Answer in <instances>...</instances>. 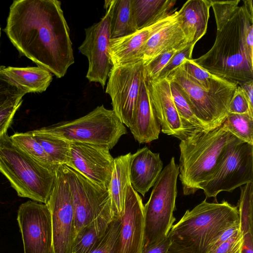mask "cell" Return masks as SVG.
Listing matches in <instances>:
<instances>
[{
	"label": "cell",
	"instance_id": "43",
	"mask_svg": "<svg viewBox=\"0 0 253 253\" xmlns=\"http://www.w3.org/2000/svg\"><path fill=\"white\" fill-rule=\"evenodd\" d=\"M171 246V241L168 237L162 242L144 249L142 253H167Z\"/></svg>",
	"mask_w": 253,
	"mask_h": 253
},
{
	"label": "cell",
	"instance_id": "37",
	"mask_svg": "<svg viewBox=\"0 0 253 253\" xmlns=\"http://www.w3.org/2000/svg\"><path fill=\"white\" fill-rule=\"evenodd\" d=\"M196 43H189L185 47L177 51L162 70L157 79L166 78L173 70L180 66L185 60L192 59L194 46Z\"/></svg>",
	"mask_w": 253,
	"mask_h": 253
},
{
	"label": "cell",
	"instance_id": "16",
	"mask_svg": "<svg viewBox=\"0 0 253 253\" xmlns=\"http://www.w3.org/2000/svg\"><path fill=\"white\" fill-rule=\"evenodd\" d=\"M115 253H142L144 246V211L141 197L130 184Z\"/></svg>",
	"mask_w": 253,
	"mask_h": 253
},
{
	"label": "cell",
	"instance_id": "10",
	"mask_svg": "<svg viewBox=\"0 0 253 253\" xmlns=\"http://www.w3.org/2000/svg\"><path fill=\"white\" fill-rule=\"evenodd\" d=\"M116 0H106L105 14L97 23L85 29V38L79 50L88 60L86 78L104 87L112 67L109 46L112 14Z\"/></svg>",
	"mask_w": 253,
	"mask_h": 253
},
{
	"label": "cell",
	"instance_id": "18",
	"mask_svg": "<svg viewBox=\"0 0 253 253\" xmlns=\"http://www.w3.org/2000/svg\"><path fill=\"white\" fill-rule=\"evenodd\" d=\"M146 80L151 103L161 131L181 140V123L172 97L169 82L166 78Z\"/></svg>",
	"mask_w": 253,
	"mask_h": 253
},
{
	"label": "cell",
	"instance_id": "36",
	"mask_svg": "<svg viewBox=\"0 0 253 253\" xmlns=\"http://www.w3.org/2000/svg\"><path fill=\"white\" fill-rule=\"evenodd\" d=\"M210 0L214 14L217 31H219L234 14L240 0Z\"/></svg>",
	"mask_w": 253,
	"mask_h": 253
},
{
	"label": "cell",
	"instance_id": "20",
	"mask_svg": "<svg viewBox=\"0 0 253 253\" xmlns=\"http://www.w3.org/2000/svg\"><path fill=\"white\" fill-rule=\"evenodd\" d=\"M129 129L134 139L140 144L148 143L158 139L161 131V126L150 99L146 74L141 82L139 96Z\"/></svg>",
	"mask_w": 253,
	"mask_h": 253
},
{
	"label": "cell",
	"instance_id": "46",
	"mask_svg": "<svg viewBox=\"0 0 253 253\" xmlns=\"http://www.w3.org/2000/svg\"><path fill=\"white\" fill-rule=\"evenodd\" d=\"M243 6L249 13V14L253 16V1L252 0H245L243 1Z\"/></svg>",
	"mask_w": 253,
	"mask_h": 253
},
{
	"label": "cell",
	"instance_id": "32",
	"mask_svg": "<svg viewBox=\"0 0 253 253\" xmlns=\"http://www.w3.org/2000/svg\"><path fill=\"white\" fill-rule=\"evenodd\" d=\"M111 222L96 219L75 239L72 253H90Z\"/></svg>",
	"mask_w": 253,
	"mask_h": 253
},
{
	"label": "cell",
	"instance_id": "29",
	"mask_svg": "<svg viewBox=\"0 0 253 253\" xmlns=\"http://www.w3.org/2000/svg\"><path fill=\"white\" fill-rule=\"evenodd\" d=\"M132 0H116L111 27V39L124 37L137 31L132 14Z\"/></svg>",
	"mask_w": 253,
	"mask_h": 253
},
{
	"label": "cell",
	"instance_id": "34",
	"mask_svg": "<svg viewBox=\"0 0 253 253\" xmlns=\"http://www.w3.org/2000/svg\"><path fill=\"white\" fill-rule=\"evenodd\" d=\"M121 224V217L115 216L90 253H115Z\"/></svg>",
	"mask_w": 253,
	"mask_h": 253
},
{
	"label": "cell",
	"instance_id": "3",
	"mask_svg": "<svg viewBox=\"0 0 253 253\" xmlns=\"http://www.w3.org/2000/svg\"><path fill=\"white\" fill-rule=\"evenodd\" d=\"M241 141L221 125L180 140L179 176L183 194H193L201 189L213 176L232 147Z\"/></svg>",
	"mask_w": 253,
	"mask_h": 253
},
{
	"label": "cell",
	"instance_id": "40",
	"mask_svg": "<svg viewBox=\"0 0 253 253\" xmlns=\"http://www.w3.org/2000/svg\"><path fill=\"white\" fill-rule=\"evenodd\" d=\"M22 102L23 99L0 107V137L7 132L16 112Z\"/></svg>",
	"mask_w": 253,
	"mask_h": 253
},
{
	"label": "cell",
	"instance_id": "1",
	"mask_svg": "<svg viewBox=\"0 0 253 253\" xmlns=\"http://www.w3.org/2000/svg\"><path fill=\"white\" fill-rule=\"evenodd\" d=\"M21 55L57 78L74 63L69 28L57 0H16L4 29Z\"/></svg>",
	"mask_w": 253,
	"mask_h": 253
},
{
	"label": "cell",
	"instance_id": "27",
	"mask_svg": "<svg viewBox=\"0 0 253 253\" xmlns=\"http://www.w3.org/2000/svg\"><path fill=\"white\" fill-rule=\"evenodd\" d=\"M30 132L56 165L68 163L71 142L39 129Z\"/></svg>",
	"mask_w": 253,
	"mask_h": 253
},
{
	"label": "cell",
	"instance_id": "4",
	"mask_svg": "<svg viewBox=\"0 0 253 253\" xmlns=\"http://www.w3.org/2000/svg\"><path fill=\"white\" fill-rule=\"evenodd\" d=\"M239 223L237 207L225 200L219 203L205 199L187 210L173 225L168 234L171 246L167 253H208L219 236Z\"/></svg>",
	"mask_w": 253,
	"mask_h": 253
},
{
	"label": "cell",
	"instance_id": "9",
	"mask_svg": "<svg viewBox=\"0 0 253 253\" xmlns=\"http://www.w3.org/2000/svg\"><path fill=\"white\" fill-rule=\"evenodd\" d=\"M166 78L176 85L195 117L207 129L215 128L222 125L228 114L234 92L208 91L199 85L181 65Z\"/></svg>",
	"mask_w": 253,
	"mask_h": 253
},
{
	"label": "cell",
	"instance_id": "7",
	"mask_svg": "<svg viewBox=\"0 0 253 253\" xmlns=\"http://www.w3.org/2000/svg\"><path fill=\"white\" fill-rule=\"evenodd\" d=\"M39 129L70 142L104 145L109 149L127 133L125 126L114 111L106 108L103 105L80 118Z\"/></svg>",
	"mask_w": 253,
	"mask_h": 253
},
{
	"label": "cell",
	"instance_id": "5",
	"mask_svg": "<svg viewBox=\"0 0 253 253\" xmlns=\"http://www.w3.org/2000/svg\"><path fill=\"white\" fill-rule=\"evenodd\" d=\"M56 169H50L32 158L12 141L7 132L0 137V172L19 197L46 204Z\"/></svg>",
	"mask_w": 253,
	"mask_h": 253
},
{
	"label": "cell",
	"instance_id": "39",
	"mask_svg": "<svg viewBox=\"0 0 253 253\" xmlns=\"http://www.w3.org/2000/svg\"><path fill=\"white\" fill-rule=\"evenodd\" d=\"M247 113L253 115V108L250 106L243 88L238 85L230 101L228 113L242 114Z\"/></svg>",
	"mask_w": 253,
	"mask_h": 253
},
{
	"label": "cell",
	"instance_id": "15",
	"mask_svg": "<svg viewBox=\"0 0 253 253\" xmlns=\"http://www.w3.org/2000/svg\"><path fill=\"white\" fill-rule=\"evenodd\" d=\"M104 145L71 142L67 166L102 188L108 190L114 159Z\"/></svg>",
	"mask_w": 253,
	"mask_h": 253
},
{
	"label": "cell",
	"instance_id": "17",
	"mask_svg": "<svg viewBox=\"0 0 253 253\" xmlns=\"http://www.w3.org/2000/svg\"><path fill=\"white\" fill-rule=\"evenodd\" d=\"M177 11L156 23L130 35L111 39L109 54L112 67L133 64L142 61V48L149 38L175 18Z\"/></svg>",
	"mask_w": 253,
	"mask_h": 253
},
{
	"label": "cell",
	"instance_id": "41",
	"mask_svg": "<svg viewBox=\"0 0 253 253\" xmlns=\"http://www.w3.org/2000/svg\"><path fill=\"white\" fill-rule=\"evenodd\" d=\"M243 234L240 228L222 243L213 253H241Z\"/></svg>",
	"mask_w": 253,
	"mask_h": 253
},
{
	"label": "cell",
	"instance_id": "24",
	"mask_svg": "<svg viewBox=\"0 0 253 253\" xmlns=\"http://www.w3.org/2000/svg\"><path fill=\"white\" fill-rule=\"evenodd\" d=\"M3 72L26 94L45 91L53 79L50 72L39 66H4Z\"/></svg>",
	"mask_w": 253,
	"mask_h": 253
},
{
	"label": "cell",
	"instance_id": "12",
	"mask_svg": "<svg viewBox=\"0 0 253 253\" xmlns=\"http://www.w3.org/2000/svg\"><path fill=\"white\" fill-rule=\"evenodd\" d=\"M54 253H72L75 237V211L68 182L59 165L49 198Z\"/></svg>",
	"mask_w": 253,
	"mask_h": 253
},
{
	"label": "cell",
	"instance_id": "33",
	"mask_svg": "<svg viewBox=\"0 0 253 253\" xmlns=\"http://www.w3.org/2000/svg\"><path fill=\"white\" fill-rule=\"evenodd\" d=\"M240 187V197L238 202L240 227L243 235L253 231V181Z\"/></svg>",
	"mask_w": 253,
	"mask_h": 253
},
{
	"label": "cell",
	"instance_id": "13",
	"mask_svg": "<svg viewBox=\"0 0 253 253\" xmlns=\"http://www.w3.org/2000/svg\"><path fill=\"white\" fill-rule=\"evenodd\" d=\"M253 181V145L241 141L235 144L212 178L201 188L206 198L216 200L221 192H231Z\"/></svg>",
	"mask_w": 253,
	"mask_h": 253
},
{
	"label": "cell",
	"instance_id": "2",
	"mask_svg": "<svg viewBox=\"0 0 253 253\" xmlns=\"http://www.w3.org/2000/svg\"><path fill=\"white\" fill-rule=\"evenodd\" d=\"M251 16L243 5L223 28L217 31L212 47L193 61L209 73L238 85L253 81V56L249 53L245 34Z\"/></svg>",
	"mask_w": 253,
	"mask_h": 253
},
{
	"label": "cell",
	"instance_id": "47",
	"mask_svg": "<svg viewBox=\"0 0 253 253\" xmlns=\"http://www.w3.org/2000/svg\"><path fill=\"white\" fill-rule=\"evenodd\" d=\"M0 34H1V32H0Z\"/></svg>",
	"mask_w": 253,
	"mask_h": 253
},
{
	"label": "cell",
	"instance_id": "25",
	"mask_svg": "<svg viewBox=\"0 0 253 253\" xmlns=\"http://www.w3.org/2000/svg\"><path fill=\"white\" fill-rule=\"evenodd\" d=\"M176 0H132L133 22L137 30L148 27L171 13Z\"/></svg>",
	"mask_w": 253,
	"mask_h": 253
},
{
	"label": "cell",
	"instance_id": "14",
	"mask_svg": "<svg viewBox=\"0 0 253 253\" xmlns=\"http://www.w3.org/2000/svg\"><path fill=\"white\" fill-rule=\"evenodd\" d=\"M24 253H54L51 215L46 204L29 200L17 212Z\"/></svg>",
	"mask_w": 253,
	"mask_h": 253
},
{
	"label": "cell",
	"instance_id": "6",
	"mask_svg": "<svg viewBox=\"0 0 253 253\" xmlns=\"http://www.w3.org/2000/svg\"><path fill=\"white\" fill-rule=\"evenodd\" d=\"M178 175L179 167L172 157L162 169L153 186L148 202L144 205L143 250L164 241L173 225L176 220L173 212L175 210Z\"/></svg>",
	"mask_w": 253,
	"mask_h": 253
},
{
	"label": "cell",
	"instance_id": "35",
	"mask_svg": "<svg viewBox=\"0 0 253 253\" xmlns=\"http://www.w3.org/2000/svg\"><path fill=\"white\" fill-rule=\"evenodd\" d=\"M4 67V66H0V107L21 100L26 94L3 73Z\"/></svg>",
	"mask_w": 253,
	"mask_h": 253
},
{
	"label": "cell",
	"instance_id": "38",
	"mask_svg": "<svg viewBox=\"0 0 253 253\" xmlns=\"http://www.w3.org/2000/svg\"><path fill=\"white\" fill-rule=\"evenodd\" d=\"M178 50H172L163 53L145 66L146 78L149 80L157 79L171 58Z\"/></svg>",
	"mask_w": 253,
	"mask_h": 253
},
{
	"label": "cell",
	"instance_id": "31",
	"mask_svg": "<svg viewBox=\"0 0 253 253\" xmlns=\"http://www.w3.org/2000/svg\"><path fill=\"white\" fill-rule=\"evenodd\" d=\"M221 126L239 139L253 145V115L228 113Z\"/></svg>",
	"mask_w": 253,
	"mask_h": 253
},
{
	"label": "cell",
	"instance_id": "42",
	"mask_svg": "<svg viewBox=\"0 0 253 253\" xmlns=\"http://www.w3.org/2000/svg\"><path fill=\"white\" fill-rule=\"evenodd\" d=\"M240 228L239 223L234 225L224 231L211 244L209 247L208 253H213L219 246L228 240Z\"/></svg>",
	"mask_w": 253,
	"mask_h": 253
},
{
	"label": "cell",
	"instance_id": "8",
	"mask_svg": "<svg viewBox=\"0 0 253 253\" xmlns=\"http://www.w3.org/2000/svg\"><path fill=\"white\" fill-rule=\"evenodd\" d=\"M68 182L75 211V239L96 219L111 222L114 216L108 190L66 165H61Z\"/></svg>",
	"mask_w": 253,
	"mask_h": 253
},
{
	"label": "cell",
	"instance_id": "26",
	"mask_svg": "<svg viewBox=\"0 0 253 253\" xmlns=\"http://www.w3.org/2000/svg\"><path fill=\"white\" fill-rule=\"evenodd\" d=\"M186 72L201 86L214 92H234L237 84L219 78L203 69L193 59L185 60L181 65Z\"/></svg>",
	"mask_w": 253,
	"mask_h": 253
},
{
	"label": "cell",
	"instance_id": "22",
	"mask_svg": "<svg viewBox=\"0 0 253 253\" xmlns=\"http://www.w3.org/2000/svg\"><path fill=\"white\" fill-rule=\"evenodd\" d=\"M210 0H188L177 11V20L189 43H196L206 33Z\"/></svg>",
	"mask_w": 253,
	"mask_h": 253
},
{
	"label": "cell",
	"instance_id": "21",
	"mask_svg": "<svg viewBox=\"0 0 253 253\" xmlns=\"http://www.w3.org/2000/svg\"><path fill=\"white\" fill-rule=\"evenodd\" d=\"M176 16L165 26L153 34L144 44L141 59L144 66L158 55L185 47L188 42L177 20Z\"/></svg>",
	"mask_w": 253,
	"mask_h": 253
},
{
	"label": "cell",
	"instance_id": "45",
	"mask_svg": "<svg viewBox=\"0 0 253 253\" xmlns=\"http://www.w3.org/2000/svg\"><path fill=\"white\" fill-rule=\"evenodd\" d=\"M240 86L243 88L250 106L253 108V81L244 83Z\"/></svg>",
	"mask_w": 253,
	"mask_h": 253
},
{
	"label": "cell",
	"instance_id": "19",
	"mask_svg": "<svg viewBox=\"0 0 253 253\" xmlns=\"http://www.w3.org/2000/svg\"><path fill=\"white\" fill-rule=\"evenodd\" d=\"M163 162L159 153L145 146L132 154L129 167V179L132 188L143 197L156 182L163 169Z\"/></svg>",
	"mask_w": 253,
	"mask_h": 253
},
{
	"label": "cell",
	"instance_id": "30",
	"mask_svg": "<svg viewBox=\"0 0 253 253\" xmlns=\"http://www.w3.org/2000/svg\"><path fill=\"white\" fill-rule=\"evenodd\" d=\"M9 137L16 145L37 162L50 169L58 167L30 131L15 133Z\"/></svg>",
	"mask_w": 253,
	"mask_h": 253
},
{
	"label": "cell",
	"instance_id": "28",
	"mask_svg": "<svg viewBox=\"0 0 253 253\" xmlns=\"http://www.w3.org/2000/svg\"><path fill=\"white\" fill-rule=\"evenodd\" d=\"M169 83L172 97L181 123L182 140L198 132L208 129L195 117L176 85L172 82Z\"/></svg>",
	"mask_w": 253,
	"mask_h": 253
},
{
	"label": "cell",
	"instance_id": "23",
	"mask_svg": "<svg viewBox=\"0 0 253 253\" xmlns=\"http://www.w3.org/2000/svg\"><path fill=\"white\" fill-rule=\"evenodd\" d=\"M132 154L129 153L114 159L113 169L108 188L114 216L123 214L127 190L130 184L129 167Z\"/></svg>",
	"mask_w": 253,
	"mask_h": 253
},
{
	"label": "cell",
	"instance_id": "44",
	"mask_svg": "<svg viewBox=\"0 0 253 253\" xmlns=\"http://www.w3.org/2000/svg\"><path fill=\"white\" fill-rule=\"evenodd\" d=\"M241 253H253V233L248 232L243 235Z\"/></svg>",
	"mask_w": 253,
	"mask_h": 253
},
{
	"label": "cell",
	"instance_id": "11",
	"mask_svg": "<svg viewBox=\"0 0 253 253\" xmlns=\"http://www.w3.org/2000/svg\"><path fill=\"white\" fill-rule=\"evenodd\" d=\"M145 74V66L140 61L112 67L109 74L105 92L111 97L112 110L129 128L132 123Z\"/></svg>",
	"mask_w": 253,
	"mask_h": 253
}]
</instances>
